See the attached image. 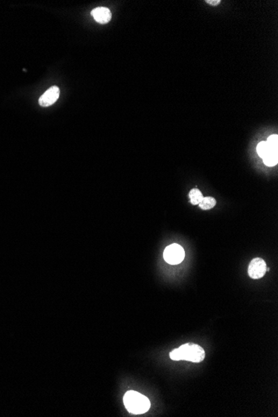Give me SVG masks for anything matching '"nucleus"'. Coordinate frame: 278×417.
I'll list each match as a JSON object with an SVG mask.
<instances>
[{
    "instance_id": "nucleus-1",
    "label": "nucleus",
    "mask_w": 278,
    "mask_h": 417,
    "mask_svg": "<svg viewBox=\"0 0 278 417\" xmlns=\"http://www.w3.org/2000/svg\"><path fill=\"white\" fill-rule=\"evenodd\" d=\"M170 358L173 361H188L194 363L202 362L205 358V351L199 345L186 343L172 350Z\"/></svg>"
},
{
    "instance_id": "nucleus-2",
    "label": "nucleus",
    "mask_w": 278,
    "mask_h": 417,
    "mask_svg": "<svg viewBox=\"0 0 278 417\" xmlns=\"http://www.w3.org/2000/svg\"><path fill=\"white\" fill-rule=\"evenodd\" d=\"M123 402L128 411L134 415L144 414L151 406L147 397L134 391H128L124 395Z\"/></svg>"
},
{
    "instance_id": "nucleus-3",
    "label": "nucleus",
    "mask_w": 278,
    "mask_h": 417,
    "mask_svg": "<svg viewBox=\"0 0 278 417\" xmlns=\"http://www.w3.org/2000/svg\"><path fill=\"white\" fill-rule=\"evenodd\" d=\"M184 257V249L177 243L171 244L164 250V260L171 265H178L183 261Z\"/></svg>"
},
{
    "instance_id": "nucleus-4",
    "label": "nucleus",
    "mask_w": 278,
    "mask_h": 417,
    "mask_svg": "<svg viewBox=\"0 0 278 417\" xmlns=\"http://www.w3.org/2000/svg\"><path fill=\"white\" fill-rule=\"evenodd\" d=\"M266 142L268 145V152L266 157L262 159L264 164L268 167L276 166L278 162V135H271Z\"/></svg>"
},
{
    "instance_id": "nucleus-5",
    "label": "nucleus",
    "mask_w": 278,
    "mask_h": 417,
    "mask_svg": "<svg viewBox=\"0 0 278 417\" xmlns=\"http://www.w3.org/2000/svg\"><path fill=\"white\" fill-rule=\"evenodd\" d=\"M266 272V264L263 259L256 257L251 261L248 266L249 277L252 279H260Z\"/></svg>"
},
{
    "instance_id": "nucleus-6",
    "label": "nucleus",
    "mask_w": 278,
    "mask_h": 417,
    "mask_svg": "<svg viewBox=\"0 0 278 417\" xmlns=\"http://www.w3.org/2000/svg\"><path fill=\"white\" fill-rule=\"evenodd\" d=\"M60 90L57 86H53L48 89L38 100L39 105L43 107H49L53 105L57 100H59Z\"/></svg>"
},
{
    "instance_id": "nucleus-7",
    "label": "nucleus",
    "mask_w": 278,
    "mask_h": 417,
    "mask_svg": "<svg viewBox=\"0 0 278 417\" xmlns=\"http://www.w3.org/2000/svg\"><path fill=\"white\" fill-rule=\"evenodd\" d=\"M91 15L94 17L96 22L101 24L109 23L112 18L111 11L109 9L104 8V7H99V8L94 9L91 12Z\"/></svg>"
},
{
    "instance_id": "nucleus-8",
    "label": "nucleus",
    "mask_w": 278,
    "mask_h": 417,
    "mask_svg": "<svg viewBox=\"0 0 278 417\" xmlns=\"http://www.w3.org/2000/svg\"><path fill=\"white\" fill-rule=\"evenodd\" d=\"M202 193L199 189L194 188L190 191L189 193V199H190L191 203L193 205H198L203 199Z\"/></svg>"
},
{
    "instance_id": "nucleus-9",
    "label": "nucleus",
    "mask_w": 278,
    "mask_h": 417,
    "mask_svg": "<svg viewBox=\"0 0 278 417\" xmlns=\"http://www.w3.org/2000/svg\"><path fill=\"white\" fill-rule=\"evenodd\" d=\"M216 199L213 197H206L203 198L202 201L200 202L199 207L202 210H210L212 208H213L216 205Z\"/></svg>"
},
{
    "instance_id": "nucleus-10",
    "label": "nucleus",
    "mask_w": 278,
    "mask_h": 417,
    "mask_svg": "<svg viewBox=\"0 0 278 417\" xmlns=\"http://www.w3.org/2000/svg\"><path fill=\"white\" fill-rule=\"evenodd\" d=\"M257 152H258L261 158L263 159L266 157L267 152H268V145H267L266 141H262V142L258 143V147H257Z\"/></svg>"
},
{
    "instance_id": "nucleus-11",
    "label": "nucleus",
    "mask_w": 278,
    "mask_h": 417,
    "mask_svg": "<svg viewBox=\"0 0 278 417\" xmlns=\"http://www.w3.org/2000/svg\"><path fill=\"white\" fill-rule=\"evenodd\" d=\"M207 3H208V4H211V5L216 6V5H218V4L221 3V1H220V0H208V1H207Z\"/></svg>"
}]
</instances>
